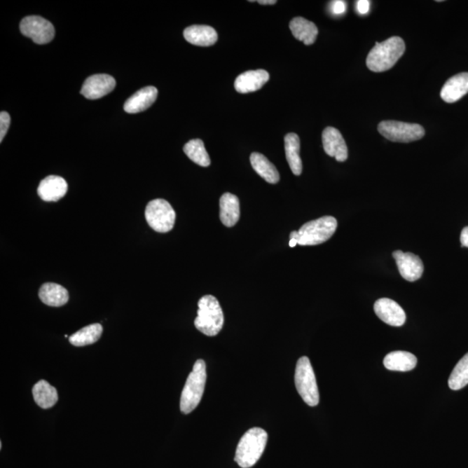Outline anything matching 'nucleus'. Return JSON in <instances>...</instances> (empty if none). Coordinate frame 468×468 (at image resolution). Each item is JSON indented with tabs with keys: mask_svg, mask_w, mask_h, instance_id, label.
<instances>
[{
	"mask_svg": "<svg viewBox=\"0 0 468 468\" xmlns=\"http://www.w3.org/2000/svg\"><path fill=\"white\" fill-rule=\"evenodd\" d=\"M102 334V326L100 324H92L76 331L69 336V343L76 347H83L98 341Z\"/></svg>",
	"mask_w": 468,
	"mask_h": 468,
	"instance_id": "a878e982",
	"label": "nucleus"
},
{
	"mask_svg": "<svg viewBox=\"0 0 468 468\" xmlns=\"http://www.w3.org/2000/svg\"><path fill=\"white\" fill-rule=\"evenodd\" d=\"M295 385L303 401L310 407L319 404L315 373L307 357L299 358L295 371Z\"/></svg>",
	"mask_w": 468,
	"mask_h": 468,
	"instance_id": "423d86ee",
	"label": "nucleus"
},
{
	"mask_svg": "<svg viewBox=\"0 0 468 468\" xmlns=\"http://www.w3.org/2000/svg\"><path fill=\"white\" fill-rule=\"evenodd\" d=\"M198 306V316L195 320L197 330L208 336L218 335L224 324V314L218 299L212 295L203 296Z\"/></svg>",
	"mask_w": 468,
	"mask_h": 468,
	"instance_id": "39448f33",
	"label": "nucleus"
},
{
	"mask_svg": "<svg viewBox=\"0 0 468 468\" xmlns=\"http://www.w3.org/2000/svg\"><path fill=\"white\" fill-rule=\"evenodd\" d=\"M468 93V72L459 73L449 78L442 87V100L453 104L462 99Z\"/></svg>",
	"mask_w": 468,
	"mask_h": 468,
	"instance_id": "dca6fc26",
	"label": "nucleus"
},
{
	"mask_svg": "<svg viewBox=\"0 0 468 468\" xmlns=\"http://www.w3.org/2000/svg\"><path fill=\"white\" fill-rule=\"evenodd\" d=\"M284 149L292 173L295 175H301L303 171V163L301 156H299L301 139L297 134L290 133L285 135Z\"/></svg>",
	"mask_w": 468,
	"mask_h": 468,
	"instance_id": "5701e85b",
	"label": "nucleus"
},
{
	"mask_svg": "<svg viewBox=\"0 0 468 468\" xmlns=\"http://www.w3.org/2000/svg\"><path fill=\"white\" fill-rule=\"evenodd\" d=\"M369 6H371V2L369 0H360V1L357 2V8L358 13L360 14H366L369 11Z\"/></svg>",
	"mask_w": 468,
	"mask_h": 468,
	"instance_id": "7c9ffc66",
	"label": "nucleus"
},
{
	"mask_svg": "<svg viewBox=\"0 0 468 468\" xmlns=\"http://www.w3.org/2000/svg\"><path fill=\"white\" fill-rule=\"evenodd\" d=\"M460 243L464 247H468V226L464 228L460 234Z\"/></svg>",
	"mask_w": 468,
	"mask_h": 468,
	"instance_id": "2f4dec72",
	"label": "nucleus"
},
{
	"mask_svg": "<svg viewBox=\"0 0 468 468\" xmlns=\"http://www.w3.org/2000/svg\"><path fill=\"white\" fill-rule=\"evenodd\" d=\"M347 6L345 1L338 0V1H332L331 4V13L335 15H342L346 12Z\"/></svg>",
	"mask_w": 468,
	"mask_h": 468,
	"instance_id": "c756f323",
	"label": "nucleus"
},
{
	"mask_svg": "<svg viewBox=\"0 0 468 468\" xmlns=\"http://www.w3.org/2000/svg\"><path fill=\"white\" fill-rule=\"evenodd\" d=\"M11 123V117L8 113L2 111L0 113V142H3L4 137H6L7 131H8Z\"/></svg>",
	"mask_w": 468,
	"mask_h": 468,
	"instance_id": "c85d7f7f",
	"label": "nucleus"
},
{
	"mask_svg": "<svg viewBox=\"0 0 468 468\" xmlns=\"http://www.w3.org/2000/svg\"><path fill=\"white\" fill-rule=\"evenodd\" d=\"M393 257L396 259L398 270L404 280L415 282L422 276L424 266L418 255L412 252L396 251L393 252Z\"/></svg>",
	"mask_w": 468,
	"mask_h": 468,
	"instance_id": "9d476101",
	"label": "nucleus"
},
{
	"mask_svg": "<svg viewBox=\"0 0 468 468\" xmlns=\"http://www.w3.org/2000/svg\"><path fill=\"white\" fill-rule=\"evenodd\" d=\"M116 80L107 74H97L90 76L84 82L81 94L87 99L97 100L111 92L116 87Z\"/></svg>",
	"mask_w": 468,
	"mask_h": 468,
	"instance_id": "9b49d317",
	"label": "nucleus"
},
{
	"mask_svg": "<svg viewBox=\"0 0 468 468\" xmlns=\"http://www.w3.org/2000/svg\"><path fill=\"white\" fill-rule=\"evenodd\" d=\"M386 369L392 371H411L418 364V358L407 351H393L383 360Z\"/></svg>",
	"mask_w": 468,
	"mask_h": 468,
	"instance_id": "412c9836",
	"label": "nucleus"
},
{
	"mask_svg": "<svg viewBox=\"0 0 468 468\" xmlns=\"http://www.w3.org/2000/svg\"><path fill=\"white\" fill-rule=\"evenodd\" d=\"M322 139L324 151L329 156L335 157L340 163L345 162L348 159V148L339 130L328 127L324 130Z\"/></svg>",
	"mask_w": 468,
	"mask_h": 468,
	"instance_id": "ddd939ff",
	"label": "nucleus"
},
{
	"mask_svg": "<svg viewBox=\"0 0 468 468\" xmlns=\"http://www.w3.org/2000/svg\"><path fill=\"white\" fill-rule=\"evenodd\" d=\"M145 218L153 230L157 233H165L173 229L177 214L167 200L156 199L147 205Z\"/></svg>",
	"mask_w": 468,
	"mask_h": 468,
	"instance_id": "0eeeda50",
	"label": "nucleus"
},
{
	"mask_svg": "<svg viewBox=\"0 0 468 468\" xmlns=\"http://www.w3.org/2000/svg\"><path fill=\"white\" fill-rule=\"evenodd\" d=\"M157 96H158V90L156 87H145L138 90L126 101L124 104V111L129 114H137V113L144 111L156 102Z\"/></svg>",
	"mask_w": 468,
	"mask_h": 468,
	"instance_id": "f3484780",
	"label": "nucleus"
},
{
	"mask_svg": "<svg viewBox=\"0 0 468 468\" xmlns=\"http://www.w3.org/2000/svg\"><path fill=\"white\" fill-rule=\"evenodd\" d=\"M379 133L394 142H411L420 140L425 135V130L420 124L383 121L378 125Z\"/></svg>",
	"mask_w": 468,
	"mask_h": 468,
	"instance_id": "6e6552de",
	"label": "nucleus"
},
{
	"mask_svg": "<svg viewBox=\"0 0 468 468\" xmlns=\"http://www.w3.org/2000/svg\"><path fill=\"white\" fill-rule=\"evenodd\" d=\"M468 385V353L456 364L448 379V386L453 390L463 389Z\"/></svg>",
	"mask_w": 468,
	"mask_h": 468,
	"instance_id": "cd10ccee",
	"label": "nucleus"
},
{
	"mask_svg": "<svg viewBox=\"0 0 468 468\" xmlns=\"http://www.w3.org/2000/svg\"><path fill=\"white\" fill-rule=\"evenodd\" d=\"M186 41L197 46H214L218 40V34L213 27L208 25H192L184 32Z\"/></svg>",
	"mask_w": 468,
	"mask_h": 468,
	"instance_id": "6ab92c4d",
	"label": "nucleus"
},
{
	"mask_svg": "<svg viewBox=\"0 0 468 468\" xmlns=\"http://www.w3.org/2000/svg\"><path fill=\"white\" fill-rule=\"evenodd\" d=\"M250 160L256 173L261 175L268 184H276L279 182L280 179L279 172L265 156L259 153H252Z\"/></svg>",
	"mask_w": 468,
	"mask_h": 468,
	"instance_id": "b1692460",
	"label": "nucleus"
},
{
	"mask_svg": "<svg viewBox=\"0 0 468 468\" xmlns=\"http://www.w3.org/2000/svg\"><path fill=\"white\" fill-rule=\"evenodd\" d=\"M290 29L296 39L306 46L315 43L318 34L316 25L302 17L294 18L291 21Z\"/></svg>",
	"mask_w": 468,
	"mask_h": 468,
	"instance_id": "4be33fe9",
	"label": "nucleus"
},
{
	"mask_svg": "<svg viewBox=\"0 0 468 468\" xmlns=\"http://www.w3.org/2000/svg\"><path fill=\"white\" fill-rule=\"evenodd\" d=\"M184 153L190 160L197 165L208 167L211 164V160L208 153L205 148L204 142L200 139H195L188 142L184 146Z\"/></svg>",
	"mask_w": 468,
	"mask_h": 468,
	"instance_id": "bb28decb",
	"label": "nucleus"
},
{
	"mask_svg": "<svg viewBox=\"0 0 468 468\" xmlns=\"http://www.w3.org/2000/svg\"><path fill=\"white\" fill-rule=\"evenodd\" d=\"M268 434L261 427H252L240 439L234 460L240 467L250 468L259 462L268 443Z\"/></svg>",
	"mask_w": 468,
	"mask_h": 468,
	"instance_id": "f03ea898",
	"label": "nucleus"
},
{
	"mask_svg": "<svg viewBox=\"0 0 468 468\" xmlns=\"http://www.w3.org/2000/svg\"><path fill=\"white\" fill-rule=\"evenodd\" d=\"M338 228L334 217L324 216L305 223L298 232H291L290 239H295L301 246H316L330 240Z\"/></svg>",
	"mask_w": 468,
	"mask_h": 468,
	"instance_id": "7ed1b4c3",
	"label": "nucleus"
},
{
	"mask_svg": "<svg viewBox=\"0 0 468 468\" xmlns=\"http://www.w3.org/2000/svg\"><path fill=\"white\" fill-rule=\"evenodd\" d=\"M207 381L206 363L202 359L195 362L190 373L181 397V411L185 415L195 411L203 397Z\"/></svg>",
	"mask_w": 468,
	"mask_h": 468,
	"instance_id": "20e7f679",
	"label": "nucleus"
},
{
	"mask_svg": "<svg viewBox=\"0 0 468 468\" xmlns=\"http://www.w3.org/2000/svg\"><path fill=\"white\" fill-rule=\"evenodd\" d=\"M68 184L64 178L57 175H50L43 179L38 188V193L43 200L58 201L67 195Z\"/></svg>",
	"mask_w": 468,
	"mask_h": 468,
	"instance_id": "2eb2a0df",
	"label": "nucleus"
},
{
	"mask_svg": "<svg viewBox=\"0 0 468 468\" xmlns=\"http://www.w3.org/2000/svg\"><path fill=\"white\" fill-rule=\"evenodd\" d=\"M34 401L42 408H53L58 401L57 391L46 380L36 383L32 389Z\"/></svg>",
	"mask_w": 468,
	"mask_h": 468,
	"instance_id": "393cba45",
	"label": "nucleus"
},
{
	"mask_svg": "<svg viewBox=\"0 0 468 468\" xmlns=\"http://www.w3.org/2000/svg\"><path fill=\"white\" fill-rule=\"evenodd\" d=\"M240 217V200L233 193H226L219 200V218L222 224L232 228Z\"/></svg>",
	"mask_w": 468,
	"mask_h": 468,
	"instance_id": "a211bd4d",
	"label": "nucleus"
},
{
	"mask_svg": "<svg viewBox=\"0 0 468 468\" xmlns=\"http://www.w3.org/2000/svg\"><path fill=\"white\" fill-rule=\"evenodd\" d=\"M269 73L265 69L249 71L238 76L234 87L238 92L247 94L261 90L269 81Z\"/></svg>",
	"mask_w": 468,
	"mask_h": 468,
	"instance_id": "4468645a",
	"label": "nucleus"
},
{
	"mask_svg": "<svg viewBox=\"0 0 468 468\" xmlns=\"http://www.w3.org/2000/svg\"><path fill=\"white\" fill-rule=\"evenodd\" d=\"M289 245H290L291 247H295L298 245V241L295 239H290V242H289Z\"/></svg>",
	"mask_w": 468,
	"mask_h": 468,
	"instance_id": "72a5a7b5",
	"label": "nucleus"
},
{
	"mask_svg": "<svg viewBox=\"0 0 468 468\" xmlns=\"http://www.w3.org/2000/svg\"><path fill=\"white\" fill-rule=\"evenodd\" d=\"M39 298L45 305L60 307L69 301V292L62 285L55 283L43 284L39 290Z\"/></svg>",
	"mask_w": 468,
	"mask_h": 468,
	"instance_id": "aec40b11",
	"label": "nucleus"
},
{
	"mask_svg": "<svg viewBox=\"0 0 468 468\" xmlns=\"http://www.w3.org/2000/svg\"><path fill=\"white\" fill-rule=\"evenodd\" d=\"M405 51V43L399 36H392L382 43L376 42L369 53L366 64L371 71L383 72L397 64Z\"/></svg>",
	"mask_w": 468,
	"mask_h": 468,
	"instance_id": "f257e3e1",
	"label": "nucleus"
},
{
	"mask_svg": "<svg viewBox=\"0 0 468 468\" xmlns=\"http://www.w3.org/2000/svg\"><path fill=\"white\" fill-rule=\"evenodd\" d=\"M20 27L22 34L32 39L38 45H46L53 41L55 36L53 25L42 17H25Z\"/></svg>",
	"mask_w": 468,
	"mask_h": 468,
	"instance_id": "1a4fd4ad",
	"label": "nucleus"
},
{
	"mask_svg": "<svg viewBox=\"0 0 468 468\" xmlns=\"http://www.w3.org/2000/svg\"><path fill=\"white\" fill-rule=\"evenodd\" d=\"M261 5H274L276 4V0H262V1H259Z\"/></svg>",
	"mask_w": 468,
	"mask_h": 468,
	"instance_id": "473e14b6",
	"label": "nucleus"
},
{
	"mask_svg": "<svg viewBox=\"0 0 468 468\" xmlns=\"http://www.w3.org/2000/svg\"><path fill=\"white\" fill-rule=\"evenodd\" d=\"M374 310L380 319L391 326L399 327L405 324L406 314L404 309L392 299H378L375 303Z\"/></svg>",
	"mask_w": 468,
	"mask_h": 468,
	"instance_id": "f8f14e48",
	"label": "nucleus"
}]
</instances>
